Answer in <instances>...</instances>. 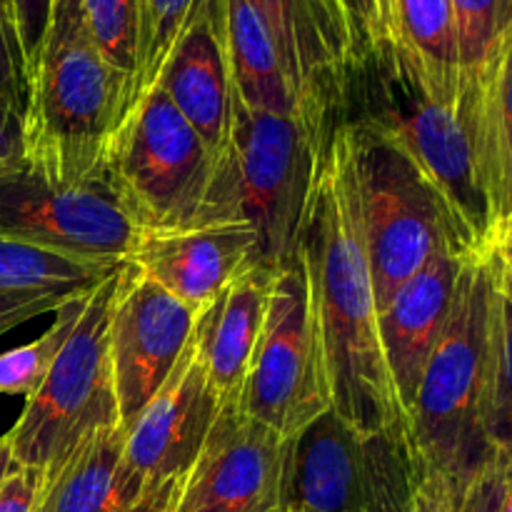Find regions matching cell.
<instances>
[{
    "mask_svg": "<svg viewBox=\"0 0 512 512\" xmlns=\"http://www.w3.org/2000/svg\"><path fill=\"white\" fill-rule=\"evenodd\" d=\"M300 248L313 288L330 410L365 433L408 420L385 368L373 275L333 130Z\"/></svg>",
    "mask_w": 512,
    "mask_h": 512,
    "instance_id": "6da1fadb",
    "label": "cell"
},
{
    "mask_svg": "<svg viewBox=\"0 0 512 512\" xmlns=\"http://www.w3.org/2000/svg\"><path fill=\"white\" fill-rule=\"evenodd\" d=\"M488 440L495 453H512V300L498 280L490 338Z\"/></svg>",
    "mask_w": 512,
    "mask_h": 512,
    "instance_id": "83f0119b",
    "label": "cell"
},
{
    "mask_svg": "<svg viewBox=\"0 0 512 512\" xmlns=\"http://www.w3.org/2000/svg\"><path fill=\"white\" fill-rule=\"evenodd\" d=\"M410 512H455V490L435 470H428L418 485Z\"/></svg>",
    "mask_w": 512,
    "mask_h": 512,
    "instance_id": "8d00e7d4",
    "label": "cell"
},
{
    "mask_svg": "<svg viewBox=\"0 0 512 512\" xmlns=\"http://www.w3.org/2000/svg\"><path fill=\"white\" fill-rule=\"evenodd\" d=\"M285 440L228 403L165 512H280Z\"/></svg>",
    "mask_w": 512,
    "mask_h": 512,
    "instance_id": "7c38bea8",
    "label": "cell"
},
{
    "mask_svg": "<svg viewBox=\"0 0 512 512\" xmlns=\"http://www.w3.org/2000/svg\"><path fill=\"white\" fill-rule=\"evenodd\" d=\"M8 8H10V5H8Z\"/></svg>",
    "mask_w": 512,
    "mask_h": 512,
    "instance_id": "f6af8a7d",
    "label": "cell"
},
{
    "mask_svg": "<svg viewBox=\"0 0 512 512\" xmlns=\"http://www.w3.org/2000/svg\"><path fill=\"white\" fill-rule=\"evenodd\" d=\"M470 255L443 250L418 270L388 305L378 310V333L385 368L400 408L408 415L420 378L443 338L455 303L460 273Z\"/></svg>",
    "mask_w": 512,
    "mask_h": 512,
    "instance_id": "2e32d148",
    "label": "cell"
},
{
    "mask_svg": "<svg viewBox=\"0 0 512 512\" xmlns=\"http://www.w3.org/2000/svg\"><path fill=\"white\" fill-rule=\"evenodd\" d=\"M100 173L143 235L240 220L228 155L218 158L158 85L123 115Z\"/></svg>",
    "mask_w": 512,
    "mask_h": 512,
    "instance_id": "277c9868",
    "label": "cell"
},
{
    "mask_svg": "<svg viewBox=\"0 0 512 512\" xmlns=\"http://www.w3.org/2000/svg\"><path fill=\"white\" fill-rule=\"evenodd\" d=\"M460 58V98L478 93L490 65L512 33V0H453Z\"/></svg>",
    "mask_w": 512,
    "mask_h": 512,
    "instance_id": "d4e9b609",
    "label": "cell"
},
{
    "mask_svg": "<svg viewBox=\"0 0 512 512\" xmlns=\"http://www.w3.org/2000/svg\"><path fill=\"white\" fill-rule=\"evenodd\" d=\"M220 38L235 98L265 113L305 110L285 73L273 33L248 0H218ZM310 113V110H308Z\"/></svg>",
    "mask_w": 512,
    "mask_h": 512,
    "instance_id": "44dd1931",
    "label": "cell"
},
{
    "mask_svg": "<svg viewBox=\"0 0 512 512\" xmlns=\"http://www.w3.org/2000/svg\"><path fill=\"white\" fill-rule=\"evenodd\" d=\"M330 28L340 35L348 60L393 43L390 0H315Z\"/></svg>",
    "mask_w": 512,
    "mask_h": 512,
    "instance_id": "f546056e",
    "label": "cell"
},
{
    "mask_svg": "<svg viewBox=\"0 0 512 512\" xmlns=\"http://www.w3.org/2000/svg\"><path fill=\"white\" fill-rule=\"evenodd\" d=\"M498 280L500 263L493 250L465 260L448 325L408 410L425 468L448 480L455 500L498 455L488 440L490 338Z\"/></svg>",
    "mask_w": 512,
    "mask_h": 512,
    "instance_id": "5b68a950",
    "label": "cell"
},
{
    "mask_svg": "<svg viewBox=\"0 0 512 512\" xmlns=\"http://www.w3.org/2000/svg\"><path fill=\"white\" fill-rule=\"evenodd\" d=\"M0 238L73 258L130 263L143 233L123 213L103 173L60 185L23 165L0 178Z\"/></svg>",
    "mask_w": 512,
    "mask_h": 512,
    "instance_id": "8fae6325",
    "label": "cell"
},
{
    "mask_svg": "<svg viewBox=\"0 0 512 512\" xmlns=\"http://www.w3.org/2000/svg\"><path fill=\"white\" fill-rule=\"evenodd\" d=\"M505 465V500H503V512H512V453L503 455Z\"/></svg>",
    "mask_w": 512,
    "mask_h": 512,
    "instance_id": "60d3db41",
    "label": "cell"
},
{
    "mask_svg": "<svg viewBox=\"0 0 512 512\" xmlns=\"http://www.w3.org/2000/svg\"><path fill=\"white\" fill-rule=\"evenodd\" d=\"M198 313L125 265L110 315V363L120 425L128 428L155 398L193 338Z\"/></svg>",
    "mask_w": 512,
    "mask_h": 512,
    "instance_id": "4fadbf2b",
    "label": "cell"
},
{
    "mask_svg": "<svg viewBox=\"0 0 512 512\" xmlns=\"http://www.w3.org/2000/svg\"><path fill=\"white\" fill-rule=\"evenodd\" d=\"M128 110V80L105 60L80 0H53L25 85V165L60 185L100 175Z\"/></svg>",
    "mask_w": 512,
    "mask_h": 512,
    "instance_id": "3957f363",
    "label": "cell"
},
{
    "mask_svg": "<svg viewBox=\"0 0 512 512\" xmlns=\"http://www.w3.org/2000/svg\"><path fill=\"white\" fill-rule=\"evenodd\" d=\"M0 110L25 115V70L8 0H0Z\"/></svg>",
    "mask_w": 512,
    "mask_h": 512,
    "instance_id": "4dcf8cb0",
    "label": "cell"
},
{
    "mask_svg": "<svg viewBox=\"0 0 512 512\" xmlns=\"http://www.w3.org/2000/svg\"><path fill=\"white\" fill-rule=\"evenodd\" d=\"M40 488H43V473L18 465L0 488V512H35Z\"/></svg>",
    "mask_w": 512,
    "mask_h": 512,
    "instance_id": "e575fe53",
    "label": "cell"
},
{
    "mask_svg": "<svg viewBox=\"0 0 512 512\" xmlns=\"http://www.w3.org/2000/svg\"><path fill=\"white\" fill-rule=\"evenodd\" d=\"M128 430L110 425L75 445L43 475L35 512H135L148 498L145 480L125 458Z\"/></svg>",
    "mask_w": 512,
    "mask_h": 512,
    "instance_id": "ac0fdd59",
    "label": "cell"
},
{
    "mask_svg": "<svg viewBox=\"0 0 512 512\" xmlns=\"http://www.w3.org/2000/svg\"><path fill=\"white\" fill-rule=\"evenodd\" d=\"M158 88L198 130L218 158L228 155L233 125V83L220 38L218 0L188 30L160 73Z\"/></svg>",
    "mask_w": 512,
    "mask_h": 512,
    "instance_id": "e0dca14e",
    "label": "cell"
},
{
    "mask_svg": "<svg viewBox=\"0 0 512 512\" xmlns=\"http://www.w3.org/2000/svg\"><path fill=\"white\" fill-rule=\"evenodd\" d=\"M273 33L300 105L333 118L348 50L315 0H248Z\"/></svg>",
    "mask_w": 512,
    "mask_h": 512,
    "instance_id": "d6986e66",
    "label": "cell"
},
{
    "mask_svg": "<svg viewBox=\"0 0 512 512\" xmlns=\"http://www.w3.org/2000/svg\"><path fill=\"white\" fill-rule=\"evenodd\" d=\"M80 5H83L100 53L128 80L130 98L135 63H138L140 0H80Z\"/></svg>",
    "mask_w": 512,
    "mask_h": 512,
    "instance_id": "f1b7e54d",
    "label": "cell"
},
{
    "mask_svg": "<svg viewBox=\"0 0 512 512\" xmlns=\"http://www.w3.org/2000/svg\"><path fill=\"white\" fill-rule=\"evenodd\" d=\"M15 468H18V463H15L13 458V445H10L8 435H3V438H0V488H3V483L8 480V475L13 473Z\"/></svg>",
    "mask_w": 512,
    "mask_h": 512,
    "instance_id": "f35d334b",
    "label": "cell"
},
{
    "mask_svg": "<svg viewBox=\"0 0 512 512\" xmlns=\"http://www.w3.org/2000/svg\"><path fill=\"white\" fill-rule=\"evenodd\" d=\"M460 108L473 130L485 188L500 230L512 213V33L478 93L468 103H460Z\"/></svg>",
    "mask_w": 512,
    "mask_h": 512,
    "instance_id": "7402d4cb",
    "label": "cell"
},
{
    "mask_svg": "<svg viewBox=\"0 0 512 512\" xmlns=\"http://www.w3.org/2000/svg\"><path fill=\"white\" fill-rule=\"evenodd\" d=\"M125 265L90 290L88 305L48 378L25 400L23 415L8 433L20 468L45 475L88 435L120 425L110 363V315Z\"/></svg>",
    "mask_w": 512,
    "mask_h": 512,
    "instance_id": "9c48e42d",
    "label": "cell"
},
{
    "mask_svg": "<svg viewBox=\"0 0 512 512\" xmlns=\"http://www.w3.org/2000/svg\"><path fill=\"white\" fill-rule=\"evenodd\" d=\"M280 512H285V510H280Z\"/></svg>",
    "mask_w": 512,
    "mask_h": 512,
    "instance_id": "ee69618b",
    "label": "cell"
},
{
    "mask_svg": "<svg viewBox=\"0 0 512 512\" xmlns=\"http://www.w3.org/2000/svg\"><path fill=\"white\" fill-rule=\"evenodd\" d=\"M425 473L410 420L365 433L328 410L285 443L283 510L410 512Z\"/></svg>",
    "mask_w": 512,
    "mask_h": 512,
    "instance_id": "ba28073f",
    "label": "cell"
},
{
    "mask_svg": "<svg viewBox=\"0 0 512 512\" xmlns=\"http://www.w3.org/2000/svg\"><path fill=\"white\" fill-rule=\"evenodd\" d=\"M505 465L503 455H495L455 500V512H503Z\"/></svg>",
    "mask_w": 512,
    "mask_h": 512,
    "instance_id": "836d02e7",
    "label": "cell"
},
{
    "mask_svg": "<svg viewBox=\"0 0 512 512\" xmlns=\"http://www.w3.org/2000/svg\"><path fill=\"white\" fill-rule=\"evenodd\" d=\"M333 118L373 125L395 140L433 185L460 248L493 250L498 223L473 130L460 103L440 100L395 43L348 60Z\"/></svg>",
    "mask_w": 512,
    "mask_h": 512,
    "instance_id": "7a4b0ae2",
    "label": "cell"
},
{
    "mask_svg": "<svg viewBox=\"0 0 512 512\" xmlns=\"http://www.w3.org/2000/svg\"><path fill=\"white\" fill-rule=\"evenodd\" d=\"M285 512H305V510H295V508H290V510H285Z\"/></svg>",
    "mask_w": 512,
    "mask_h": 512,
    "instance_id": "7bdbcfd3",
    "label": "cell"
},
{
    "mask_svg": "<svg viewBox=\"0 0 512 512\" xmlns=\"http://www.w3.org/2000/svg\"><path fill=\"white\" fill-rule=\"evenodd\" d=\"M208 5L210 0H140L138 63L130 85L128 108L158 85L173 50L198 23Z\"/></svg>",
    "mask_w": 512,
    "mask_h": 512,
    "instance_id": "484cf974",
    "label": "cell"
},
{
    "mask_svg": "<svg viewBox=\"0 0 512 512\" xmlns=\"http://www.w3.org/2000/svg\"><path fill=\"white\" fill-rule=\"evenodd\" d=\"M170 490H173V485H165V488L150 493L148 498L143 500V505H140V508L135 512H165V508H168Z\"/></svg>",
    "mask_w": 512,
    "mask_h": 512,
    "instance_id": "ab89813d",
    "label": "cell"
},
{
    "mask_svg": "<svg viewBox=\"0 0 512 512\" xmlns=\"http://www.w3.org/2000/svg\"><path fill=\"white\" fill-rule=\"evenodd\" d=\"M95 288V285H93ZM90 288H48V290H13L0 288V335L23 325L38 315L58 310L75 295Z\"/></svg>",
    "mask_w": 512,
    "mask_h": 512,
    "instance_id": "1f68e13d",
    "label": "cell"
},
{
    "mask_svg": "<svg viewBox=\"0 0 512 512\" xmlns=\"http://www.w3.org/2000/svg\"><path fill=\"white\" fill-rule=\"evenodd\" d=\"M275 270L253 268L228 285L198 313L193 345L205 375L225 403H233L245 380L250 355L263 330Z\"/></svg>",
    "mask_w": 512,
    "mask_h": 512,
    "instance_id": "ffe728a7",
    "label": "cell"
},
{
    "mask_svg": "<svg viewBox=\"0 0 512 512\" xmlns=\"http://www.w3.org/2000/svg\"><path fill=\"white\" fill-rule=\"evenodd\" d=\"M25 165L23 118L0 110V178Z\"/></svg>",
    "mask_w": 512,
    "mask_h": 512,
    "instance_id": "d590c367",
    "label": "cell"
},
{
    "mask_svg": "<svg viewBox=\"0 0 512 512\" xmlns=\"http://www.w3.org/2000/svg\"><path fill=\"white\" fill-rule=\"evenodd\" d=\"M335 118L248 108L233 93L228 165L235 210L255 230L260 265L278 270L298 255Z\"/></svg>",
    "mask_w": 512,
    "mask_h": 512,
    "instance_id": "52a82bcc",
    "label": "cell"
},
{
    "mask_svg": "<svg viewBox=\"0 0 512 512\" xmlns=\"http://www.w3.org/2000/svg\"><path fill=\"white\" fill-rule=\"evenodd\" d=\"M493 253L495 258H498V263L503 265V270L512 273V213L508 215V220L500 225L498 235H495Z\"/></svg>",
    "mask_w": 512,
    "mask_h": 512,
    "instance_id": "74e56055",
    "label": "cell"
},
{
    "mask_svg": "<svg viewBox=\"0 0 512 512\" xmlns=\"http://www.w3.org/2000/svg\"><path fill=\"white\" fill-rule=\"evenodd\" d=\"M225 405L228 403L205 375L190 338L163 388L125 428V458L150 490L183 478Z\"/></svg>",
    "mask_w": 512,
    "mask_h": 512,
    "instance_id": "5bb4252c",
    "label": "cell"
},
{
    "mask_svg": "<svg viewBox=\"0 0 512 512\" xmlns=\"http://www.w3.org/2000/svg\"><path fill=\"white\" fill-rule=\"evenodd\" d=\"M235 408L285 443L330 410L313 288L303 248L275 270L263 330L250 355Z\"/></svg>",
    "mask_w": 512,
    "mask_h": 512,
    "instance_id": "30bf717a",
    "label": "cell"
},
{
    "mask_svg": "<svg viewBox=\"0 0 512 512\" xmlns=\"http://www.w3.org/2000/svg\"><path fill=\"white\" fill-rule=\"evenodd\" d=\"M120 260H88L50 253L33 245L0 238V288L48 290L93 288L120 268Z\"/></svg>",
    "mask_w": 512,
    "mask_h": 512,
    "instance_id": "cb8c5ba5",
    "label": "cell"
},
{
    "mask_svg": "<svg viewBox=\"0 0 512 512\" xmlns=\"http://www.w3.org/2000/svg\"><path fill=\"white\" fill-rule=\"evenodd\" d=\"M90 290L60 305L55 310V323L38 340L0 355V395H20V398L28 400L38 393L43 380L48 378L50 368L58 360L60 350L68 343L70 333L78 325L80 315L88 305Z\"/></svg>",
    "mask_w": 512,
    "mask_h": 512,
    "instance_id": "4316f807",
    "label": "cell"
},
{
    "mask_svg": "<svg viewBox=\"0 0 512 512\" xmlns=\"http://www.w3.org/2000/svg\"><path fill=\"white\" fill-rule=\"evenodd\" d=\"M500 283H503V290L505 295L512 300V273H508V270H503V265H500Z\"/></svg>",
    "mask_w": 512,
    "mask_h": 512,
    "instance_id": "b9f144b4",
    "label": "cell"
},
{
    "mask_svg": "<svg viewBox=\"0 0 512 512\" xmlns=\"http://www.w3.org/2000/svg\"><path fill=\"white\" fill-rule=\"evenodd\" d=\"M333 143L353 193L378 310L438 253L468 255L433 185L390 135L335 118Z\"/></svg>",
    "mask_w": 512,
    "mask_h": 512,
    "instance_id": "8992f818",
    "label": "cell"
},
{
    "mask_svg": "<svg viewBox=\"0 0 512 512\" xmlns=\"http://www.w3.org/2000/svg\"><path fill=\"white\" fill-rule=\"evenodd\" d=\"M393 43L440 100L458 103L460 58L453 0H390Z\"/></svg>",
    "mask_w": 512,
    "mask_h": 512,
    "instance_id": "603a6c76",
    "label": "cell"
},
{
    "mask_svg": "<svg viewBox=\"0 0 512 512\" xmlns=\"http://www.w3.org/2000/svg\"><path fill=\"white\" fill-rule=\"evenodd\" d=\"M130 263L190 310L203 313L233 280L258 268V238L243 220L143 235Z\"/></svg>",
    "mask_w": 512,
    "mask_h": 512,
    "instance_id": "9a60e30c",
    "label": "cell"
},
{
    "mask_svg": "<svg viewBox=\"0 0 512 512\" xmlns=\"http://www.w3.org/2000/svg\"><path fill=\"white\" fill-rule=\"evenodd\" d=\"M8 5L10 18H13L15 38H18L20 45V58H23L25 85H28V75L40 53L45 30H48L53 0H8Z\"/></svg>",
    "mask_w": 512,
    "mask_h": 512,
    "instance_id": "d6a6232c",
    "label": "cell"
}]
</instances>
